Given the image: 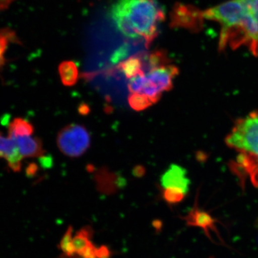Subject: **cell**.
<instances>
[{
  "mask_svg": "<svg viewBox=\"0 0 258 258\" xmlns=\"http://www.w3.org/2000/svg\"><path fill=\"white\" fill-rule=\"evenodd\" d=\"M203 15L221 25L219 50L245 46L258 56V0H230Z\"/></svg>",
  "mask_w": 258,
  "mask_h": 258,
  "instance_id": "cell-1",
  "label": "cell"
},
{
  "mask_svg": "<svg viewBox=\"0 0 258 258\" xmlns=\"http://www.w3.org/2000/svg\"><path fill=\"white\" fill-rule=\"evenodd\" d=\"M111 17L123 35L143 39L148 47L157 36L165 15L157 0H117Z\"/></svg>",
  "mask_w": 258,
  "mask_h": 258,
  "instance_id": "cell-2",
  "label": "cell"
},
{
  "mask_svg": "<svg viewBox=\"0 0 258 258\" xmlns=\"http://www.w3.org/2000/svg\"><path fill=\"white\" fill-rule=\"evenodd\" d=\"M225 143L237 153L231 166L242 184L248 178L258 188V111H252L236 120Z\"/></svg>",
  "mask_w": 258,
  "mask_h": 258,
  "instance_id": "cell-3",
  "label": "cell"
},
{
  "mask_svg": "<svg viewBox=\"0 0 258 258\" xmlns=\"http://www.w3.org/2000/svg\"><path fill=\"white\" fill-rule=\"evenodd\" d=\"M178 74L179 69L174 64H163L129 80L128 91L132 93L145 95L155 104L160 100L163 93L172 89L173 81Z\"/></svg>",
  "mask_w": 258,
  "mask_h": 258,
  "instance_id": "cell-4",
  "label": "cell"
},
{
  "mask_svg": "<svg viewBox=\"0 0 258 258\" xmlns=\"http://www.w3.org/2000/svg\"><path fill=\"white\" fill-rule=\"evenodd\" d=\"M91 144V134L81 124L71 123L61 129L57 134V147L67 157H81L87 152Z\"/></svg>",
  "mask_w": 258,
  "mask_h": 258,
  "instance_id": "cell-5",
  "label": "cell"
},
{
  "mask_svg": "<svg viewBox=\"0 0 258 258\" xmlns=\"http://www.w3.org/2000/svg\"><path fill=\"white\" fill-rule=\"evenodd\" d=\"M204 20L203 12L193 7L178 5L171 15V23L174 27L197 30L201 28Z\"/></svg>",
  "mask_w": 258,
  "mask_h": 258,
  "instance_id": "cell-6",
  "label": "cell"
},
{
  "mask_svg": "<svg viewBox=\"0 0 258 258\" xmlns=\"http://www.w3.org/2000/svg\"><path fill=\"white\" fill-rule=\"evenodd\" d=\"M163 189L173 190L187 195L190 181L184 168L172 164L161 177Z\"/></svg>",
  "mask_w": 258,
  "mask_h": 258,
  "instance_id": "cell-7",
  "label": "cell"
},
{
  "mask_svg": "<svg viewBox=\"0 0 258 258\" xmlns=\"http://www.w3.org/2000/svg\"><path fill=\"white\" fill-rule=\"evenodd\" d=\"M0 158L6 159L8 165L13 172H20L22 169L23 156L19 151L14 139L5 137L0 132Z\"/></svg>",
  "mask_w": 258,
  "mask_h": 258,
  "instance_id": "cell-8",
  "label": "cell"
},
{
  "mask_svg": "<svg viewBox=\"0 0 258 258\" xmlns=\"http://www.w3.org/2000/svg\"><path fill=\"white\" fill-rule=\"evenodd\" d=\"M14 139L23 158L44 157L45 151L41 139L38 137H24Z\"/></svg>",
  "mask_w": 258,
  "mask_h": 258,
  "instance_id": "cell-9",
  "label": "cell"
},
{
  "mask_svg": "<svg viewBox=\"0 0 258 258\" xmlns=\"http://www.w3.org/2000/svg\"><path fill=\"white\" fill-rule=\"evenodd\" d=\"M184 220L188 225L201 227L208 235H210V232L212 230H216V220L208 212L199 209L198 206L189 212L187 216L184 217Z\"/></svg>",
  "mask_w": 258,
  "mask_h": 258,
  "instance_id": "cell-10",
  "label": "cell"
},
{
  "mask_svg": "<svg viewBox=\"0 0 258 258\" xmlns=\"http://www.w3.org/2000/svg\"><path fill=\"white\" fill-rule=\"evenodd\" d=\"M117 69L130 79L146 74L145 55H137L128 57L120 62Z\"/></svg>",
  "mask_w": 258,
  "mask_h": 258,
  "instance_id": "cell-11",
  "label": "cell"
},
{
  "mask_svg": "<svg viewBox=\"0 0 258 258\" xmlns=\"http://www.w3.org/2000/svg\"><path fill=\"white\" fill-rule=\"evenodd\" d=\"M35 132L33 125L28 120L22 118H15L8 125V137H31Z\"/></svg>",
  "mask_w": 258,
  "mask_h": 258,
  "instance_id": "cell-12",
  "label": "cell"
},
{
  "mask_svg": "<svg viewBox=\"0 0 258 258\" xmlns=\"http://www.w3.org/2000/svg\"><path fill=\"white\" fill-rule=\"evenodd\" d=\"M58 72L61 81L64 86H74L79 81V69L73 61H64L60 63Z\"/></svg>",
  "mask_w": 258,
  "mask_h": 258,
  "instance_id": "cell-13",
  "label": "cell"
},
{
  "mask_svg": "<svg viewBox=\"0 0 258 258\" xmlns=\"http://www.w3.org/2000/svg\"><path fill=\"white\" fill-rule=\"evenodd\" d=\"M92 235V229L89 227L81 229L75 235L73 239V244H74L75 251L78 257H81V254L85 252V250L91 244H93L91 241Z\"/></svg>",
  "mask_w": 258,
  "mask_h": 258,
  "instance_id": "cell-14",
  "label": "cell"
},
{
  "mask_svg": "<svg viewBox=\"0 0 258 258\" xmlns=\"http://www.w3.org/2000/svg\"><path fill=\"white\" fill-rule=\"evenodd\" d=\"M128 101L131 108L137 111H144L154 104L149 97L141 93H131Z\"/></svg>",
  "mask_w": 258,
  "mask_h": 258,
  "instance_id": "cell-15",
  "label": "cell"
},
{
  "mask_svg": "<svg viewBox=\"0 0 258 258\" xmlns=\"http://www.w3.org/2000/svg\"><path fill=\"white\" fill-rule=\"evenodd\" d=\"M73 227L69 226L66 233L60 241V248L62 250L64 257L67 258H77L73 244Z\"/></svg>",
  "mask_w": 258,
  "mask_h": 258,
  "instance_id": "cell-16",
  "label": "cell"
},
{
  "mask_svg": "<svg viewBox=\"0 0 258 258\" xmlns=\"http://www.w3.org/2000/svg\"><path fill=\"white\" fill-rule=\"evenodd\" d=\"M162 197L166 203L174 205L181 203L184 200L186 195L179 191H173V190L163 189Z\"/></svg>",
  "mask_w": 258,
  "mask_h": 258,
  "instance_id": "cell-17",
  "label": "cell"
},
{
  "mask_svg": "<svg viewBox=\"0 0 258 258\" xmlns=\"http://www.w3.org/2000/svg\"><path fill=\"white\" fill-rule=\"evenodd\" d=\"M111 255L109 248L106 246H101L96 249L97 258H109Z\"/></svg>",
  "mask_w": 258,
  "mask_h": 258,
  "instance_id": "cell-18",
  "label": "cell"
},
{
  "mask_svg": "<svg viewBox=\"0 0 258 258\" xmlns=\"http://www.w3.org/2000/svg\"><path fill=\"white\" fill-rule=\"evenodd\" d=\"M37 167L36 164L32 163V164H30V165L28 166V167L27 168V175L29 176H34L35 175V173L37 172Z\"/></svg>",
  "mask_w": 258,
  "mask_h": 258,
  "instance_id": "cell-19",
  "label": "cell"
},
{
  "mask_svg": "<svg viewBox=\"0 0 258 258\" xmlns=\"http://www.w3.org/2000/svg\"><path fill=\"white\" fill-rule=\"evenodd\" d=\"M13 0H0V11L7 9Z\"/></svg>",
  "mask_w": 258,
  "mask_h": 258,
  "instance_id": "cell-20",
  "label": "cell"
},
{
  "mask_svg": "<svg viewBox=\"0 0 258 258\" xmlns=\"http://www.w3.org/2000/svg\"><path fill=\"white\" fill-rule=\"evenodd\" d=\"M6 58H5V56H0V71L3 69V67L6 64Z\"/></svg>",
  "mask_w": 258,
  "mask_h": 258,
  "instance_id": "cell-21",
  "label": "cell"
}]
</instances>
